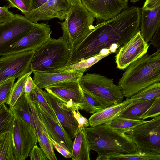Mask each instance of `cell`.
Instances as JSON below:
<instances>
[{
    "mask_svg": "<svg viewBox=\"0 0 160 160\" xmlns=\"http://www.w3.org/2000/svg\"><path fill=\"white\" fill-rule=\"evenodd\" d=\"M141 15L139 7H128L116 16L94 26L73 51L68 65L93 56L103 49L116 52L140 31Z\"/></svg>",
    "mask_w": 160,
    "mask_h": 160,
    "instance_id": "obj_1",
    "label": "cell"
},
{
    "mask_svg": "<svg viewBox=\"0 0 160 160\" xmlns=\"http://www.w3.org/2000/svg\"><path fill=\"white\" fill-rule=\"evenodd\" d=\"M125 69L118 86L127 98L151 85L160 82V48L151 54H144Z\"/></svg>",
    "mask_w": 160,
    "mask_h": 160,
    "instance_id": "obj_2",
    "label": "cell"
},
{
    "mask_svg": "<svg viewBox=\"0 0 160 160\" xmlns=\"http://www.w3.org/2000/svg\"><path fill=\"white\" fill-rule=\"evenodd\" d=\"M90 149L102 155L112 153H131L138 150L124 133L112 128L110 122L86 128Z\"/></svg>",
    "mask_w": 160,
    "mask_h": 160,
    "instance_id": "obj_3",
    "label": "cell"
},
{
    "mask_svg": "<svg viewBox=\"0 0 160 160\" xmlns=\"http://www.w3.org/2000/svg\"><path fill=\"white\" fill-rule=\"evenodd\" d=\"M72 50L63 37L51 38L35 50L32 71L52 73L68 65Z\"/></svg>",
    "mask_w": 160,
    "mask_h": 160,
    "instance_id": "obj_4",
    "label": "cell"
},
{
    "mask_svg": "<svg viewBox=\"0 0 160 160\" xmlns=\"http://www.w3.org/2000/svg\"><path fill=\"white\" fill-rule=\"evenodd\" d=\"M95 17L82 3L71 6L64 22H59L63 37L72 51L93 29Z\"/></svg>",
    "mask_w": 160,
    "mask_h": 160,
    "instance_id": "obj_5",
    "label": "cell"
},
{
    "mask_svg": "<svg viewBox=\"0 0 160 160\" xmlns=\"http://www.w3.org/2000/svg\"><path fill=\"white\" fill-rule=\"evenodd\" d=\"M82 89L94 98L102 109L119 103L124 96L112 79L98 74L87 73L79 81Z\"/></svg>",
    "mask_w": 160,
    "mask_h": 160,
    "instance_id": "obj_6",
    "label": "cell"
},
{
    "mask_svg": "<svg viewBox=\"0 0 160 160\" xmlns=\"http://www.w3.org/2000/svg\"><path fill=\"white\" fill-rule=\"evenodd\" d=\"M124 133L138 150L160 153V115L128 130Z\"/></svg>",
    "mask_w": 160,
    "mask_h": 160,
    "instance_id": "obj_7",
    "label": "cell"
},
{
    "mask_svg": "<svg viewBox=\"0 0 160 160\" xmlns=\"http://www.w3.org/2000/svg\"><path fill=\"white\" fill-rule=\"evenodd\" d=\"M35 50L23 51L0 57V83L19 78L32 71Z\"/></svg>",
    "mask_w": 160,
    "mask_h": 160,
    "instance_id": "obj_8",
    "label": "cell"
},
{
    "mask_svg": "<svg viewBox=\"0 0 160 160\" xmlns=\"http://www.w3.org/2000/svg\"><path fill=\"white\" fill-rule=\"evenodd\" d=\"M52 33L47 23H37L34 28L18 41L0 52V56L35 50L51 38Z\"/></svg>",
    "mask_w": 160,
    "mask_h": 160,
    "instance_id": "obj_9",
    "label": "cell"
},
{
    "mask_svg": "<svg viewBox=\"0 0 160 160\" xmlns=\"http://www.w3.org/2000/svg\"><path fill=\"white\" fill-rule=\"evenodd\" d=\"M37 23L25 16L15 14L11 21L0 24V52L30 32Z\"/></svg>",
    "mask_w": 160,
    "mask_h": 160,
    "instance_id": "obj_10",
    "label": "cell"
},
{
    "mask_svg": "<svg viewBox=\"0 0 160 160\" xmlns=\"http://www.w3.org/2000/svg\"><path fill=\"white\" fill-rule=\"evenodd\" d=\"M11 130L16 151V160H24L38 142L37 133L25 122L14 115Z\"/></svg>",
    "mask_w": 160,
    "mask_h": 160,
    "instance_id": "obj_11",
    "label": "cell"
},
{
    "mask_svg": "<svg viewBox=\"0 0 160 160\" xmlns=\"http://www.w3.org/2000/svg\"><path fill=\"white\" fill-rule=\"evenodd\" d=\"M42 92L58 122L69 137L74 139L80 125L72 111L66 103L46 90Z\"/></svg>",
    "mask_w": 160,
    "mask_h": 160,
    "instance_id": "obj_12",
    "label": "cell"
},
{
    "mask_svg": "<svg viewBox=\"0 0 160 160\" xmlns=\"http://www.w3.org/2000/svg\"><path fill=\"white\" fill-rule=\"evenodd\" d=\"M149 46L140 31L117 52L115 57L117 68L125 69L130 64L146 54Z\"/></svg>",
    "mask_w": 160,
    "mask_h": 160,
    "instance_id": "obj_13",
    "label": "cell"
},
{
    "mask_svg": "<svg viewBox=\"0 0 160 160\" xmlns=\"http://www.w3.org/2000/svg\"><path fill=\"white\" fill-rule=\"evenodd\" d=\"M84 6L98 19L105 21L119 14L128 7L124 0H81Z\"/></svg>",
    "mask_w": 160,
    "mask_h": 160,
    "instance_id": "obj_14",
    "label": "cell"
},
{
    "mask_svg": "<svg viewBox=\"0 0 160 160\" xmlns=\"http://www.w3.org/2000/svg\"><path fill=\"white\" fill-rule=\"evenodd\" d=\"M44 89L66 103L71 109H78V105L82 102V90L79 82H63L47 87Z\"/></svg>",
    "mask_w": 160,
    "mask_h": 160,
    "instance_id": "obj_15",
    "label": "cell"
},
{
    "mask_svg": "<svg viewBox=\"0 0 160 160\" xmlns=\"http://www.w3.org/2000/svg\"><path fill=\"white\" fill-rule=\"evenodd\" d=\"M70 6L66 0H48L39 7L24 16L35 23L54 18L62 21L65 19Z\"/></svg>",
    "mask_w": 160,
    "mask_h": 160,
    "instance_id": "obj_16",
    "label": "cell"
},
{
    "mask_svg": "<svg viewBox=\"0 0 160 160\" xmlns=\"http://www.w3.org/2000/svg\"><path fill=\"white\" fill-rule=\"evenodd\" d=\"M33 101L36 105L39 118L49 137L54 141L65 144L72 152L73 141L59 122L56 121L47 113L37 102Z\"/></svg>",
    "mask_w": 160,
    "mask_h": 160,
    "instance_id": "obj_17",
    "label": "cell"
},
{
    "mask_svg": "<svg viewBox=\"0 0 160 160\" xmlns=\"http://www.w3.org/2000/svg\"><path fill=\"white\" fill-rule=\"evenodd\" d=\"M86 69L48 73L33 72V80L37 86L42 89L59 83L67 81L79 82Z\"/></svg>",
    "mask_w": 160,
    "mask_h": 160,
    "instance_id": "obj_18",
    "label": "cell"
},
{
    "mask_svg": "<svg viewBox=\"0 0 160 160\" xmlns=\"http://www.w3.org/2000/svg\"><path fill=\"white\" fill-rule=\"evenodd\" d=\"M33 116L38 142L49 160H57L54 148L42 121L38 113L36 105L31 99V96H26Z\"/></svg>",
    "mask_w": 160,
    "mask_h": 160,
    "instance_id": "obj_19",
    "label": "cell"
},
{
    "mask_svg": "<svg viewBox=\"0 0 160 160\" xmlns=\"http://www.w3.org/2000/svg\"><path fill=\"white\" fill-rule=\"evenodd\" d=\"M141 34L145 41H151L160 25V5L151 10L141 8Z\"/></svg>",
    "mask_w": 160,
    "mask_h": 160,
    "instance_id": "obj_20",
    "label": "cell"
},
{
    "mask_svg": "<svg viewBox=\"0 0 160 160\" xmlns=\"http://www.w3.org/2000/svg\"><path fill=\"white\" fill-rule=\"evenodd\" d=\"M131 106L129 98H127L119 103L102 109L90 117L88 119L90 126H94L110 122Z\"/></svg>",
    "mask_w": 160,
    "mask_h": 160,
    "instance_id": "obj_21",
    "label": "cell"
},
{
    "mask_svg": "<svg viewBox=\"0 0 160 160\" xmlns=\"http://www.w3.org/2000/svg\"><path fill=\"white\" fill-rule=\"evenodd\" d=\"M86 128L79 126L73 141L72 152L73 160H90L91 150L87 137Z\"/></svg>",
    "mask_w": 160,
    "mask_h": 160,
    "instance_id": "obj_22",
    "label": "cell"
},
{
    "mask_svg": "<svg viewBox=\"0 0 160 160\" xmlns=\"http://www.w3.org/2000/svg\"><path fill=\"white\" fill-rule=\"evenodd\" d=\"M12 110L14 115L21 119L37 133L32 114L24 94L16 102Z\"/></svg>",
    "mask_w": 160,
    "mask_h": 160,
    "instance_id": "obj_23",
    "label": "cell"
},
{
    "mask_svg": "<svg viewBox=\"0 0 160 160\" xmlns=\"http://www.w3.org/2000/svg\"><path fill=\"white\" fill-rule=\"evenodd\" d=\"M0 160H16V148L11 129L0 135Z\"/></svg>",
    "mask_w": 160,
    "mask_h": 160,
    "instance_id": "obj_24",
    "label": "cell"
},
{
    "mask_svg": "<svg viewBox=\"0 0 160 160\" xmlns=\"http://www.w3.org/2000/svg\"><path fill=\"white\" fill-rule=\"evenodd\" d=\"M112 53L109 49L102 50L99 53L88 58L82 60L74 64L68 65L57 70L53 72H64L67 71L87 69L92 66L99 61Z\"/></svg>",
    "mask_w": 160,
    "mask_h": 160,
    "instance_id": "obj_25",
    "label": "cell"
},
{
    "mask_svg": "<svg viewBox=\"0 0 160 160\" xmlns=\"http://www.w3.org/2000/svg\"><path fill=\"white\" fill-rule=\"evenodd\" d=\"M156 99L132 105L126 109L118 117L132 120H141V117L148 110Z\"/></svg>",
    "mask_w": 160,
    "mask_h": 160,
    "instance_id": "obj_26",
    "label": "cell"
},
{
    "mask_svg": "<svg viewBox=\"0 0 160 160\" xmlns=\"http://www.w3.org/2000/svg\"><path fill=\"white\" fill-rule=\"evenodd\" d=\"M160 97V83L151 85L129 98L131 106Z\"/></svg>",
    "mask_w": 160,
    "mask_h": 160,
    "instance_id": "obj_27",
    "label": "cell"
},
{
    "mask_svg": "<svg viewBox=\"0 0 160 160\" xmlns=\"http://www.w3.org/2000/svg\"><path fill=\"white\" fill-rule=\"evenodd\" d=\"M33 72L32 71L24 76L18 78L14 83L11 94L5 103L11 110L18 99L24 94V86L28 77Z\"/></svg>",
    "mask_w": 160,
    "mask_h": 160,
    "instance_id": "obj_28",
    "label": "cell"
},
{
    "mask_svg": "<svg viewBox=\"0 0 160 160\" xmlns=\"http://www.w3.org/2000/svg\"><path fill=\"white\" fill-rule=\"evenodd\" d=\"M3 103L0 104V135L9 131L15 117L12 110Z\"/></svg>",
    "mask_w": 160,
    "mask_h": 160,
    "instance_id": "obj_29",
    "label": "cell"
},
{
    "mask_svg": "<svg viewBox=\"0 0 160 160\" xmlns=\"http://www.w3.org/2000/svg\"><path fill=\"white\" fill-rule=\"evenodd\" d=\"M145 120H135L118 117L110 122V126L113 129L124 133L128 130L143 123Z\"/></svg>",
    "mask_w": 160,
    "mask_h": 160,
    "instance_id": "obj_30",
    "label": "cell"
},
{
    "mask_svg": "<svg viewBox=\"0 0 160 160\" xmlns=\"http://www.w3.org/2000/svg\"><path fill=\"white\" fill-rule=\"evenodd\" d=\"M83 101L77 107L79 110L94 114L102 109L98 102L92 97L82 89Z\"/></svg>",
    "mask_w": 160,
    "mask_h": 160,
    "instance_id": "obj_31",
    "label": "cell"
},
{
    "mask_svg": "<svg viewBox=\"0 0 160 160\" xmlns=\"http://www.w3.org/2000/svg\"><path fill=\"white\" fill-rule=\"evenodd\" d=\"M32 100L37 102L41 107L56 121L58 122L51 107L42 92V90L37 85L30 95Z\"/></svg>",
    "mask_w": 160,
    "mask_h": 160,
    "instance_id": "obj_32",
    "label": "cell"
},
{
    "mask_svg": "<svg viewBox=\"0 0 160 160\" xmlns=\"http://www.w3.org/2000/svg\"><path fill=\"white\" fill-rule=\"evenodd\" d=\"M15 78H10L0 83V104L8 99L14 83Z\"/></svg>",
    "mask_w": 160,
    "mask_h": 160,
    "instance_id": "obj_33",
    "label": "cell"
},
{
    "mask_svg": "<svg viewBox=\"0 0 160 160\" xmlns=\"http://www.w3.org/2000/svg\"><path fill=\"white\" fill-rule=\"evenodd\" d=\"M8 2V7L18 9L25 15L33 10L31 5V0H4Z\"/></svg>",
    "mask_w": 160,
    "mask_h": 160,
    "instance_id": "obj_34",
    "label": "cell"
},
{
    "mask_svg": "<svg viewBox=\"0 0 160 160\" xmlns=\"http://www.w3.org/2000/svg\"><path fill=\"white\" fill-rule=\"evenodd\" d=\"M160 115V97L156 99L148 110L141 117L144 120L149 118H154Z\"/></svg>",
    "mask_w": 160,
    "mask_h": 160,
    "instance_id": "obj_35",
    "label": "cell"
},
{
    "mask_svg": "<svg viewBox=\"0 0 160 160\" xmlns=\"http://www.w3.org/2000/svg\"><path fill=\"white\" fill-rule=\"evenodd\" d=\"M31 160H47L46 155L40 147L37 144L34 145L31 149L29 155Z\"/></svg>",
    "mask_w": 160,
    "mask_h": 160,
    "instance_id": "obj_36",
    "label": "cell"
},
{
    "mask_svg": "<svg viewBox=\"0 0 160 160\" xmlns=\"http://www.w3.org/2000/svg\"><path fill=\"white\" fill-rule=\"evenodd\" d=\"M53 148L60 153L62 156L66 158H71L72 157V152L64 144L57 142L49 137Z\"/></svg>",
    "mask_w": 160,
    "mask_h": 160,
    "instance_id": "obj_37",
    "label": "cell"
},
{
    "mask_svg": "<svg viewBox=\"0 0 160 160\" xmlns=\"http://www.w3.org/2000/svg\"><path fill=\"white\" fill-rule=\"evenodd\" d=\"M9 8L8 6L0 7V24L11 21L15 17V14L9 11Z\"/></svg>",
    "mask_w": 160,
    "mask_h": 160,
    "instance_id": "obj_38",
    "label": "cell"
},
{
    "mask_svg": "<svg viewBox=\"0 0 160 160\" xmlns=\"http://www.w3.org/2000/svg\"><path fill=\"white\" fill-rule=\"evenodd\" d=\"M37 85L33 79L29 76L27 78L24 86V94L26 96H30L31 94L36 88Z\"/></svg>",
    "mask_w": 160,
    "mask_h": 160,
    "instance_id": "obj_39",
    "label": "cell"
},
{
    "mask_svg": "<svg viewBox=\"0 0 160 160\" xmlns=\"http://www.w3.org/2000/svg\"><path fill=\"white\" fill-rule=\"evenodd\" d=\"M72 111L80 126L86 128L90 126L88 120L81 115L79 112V110L77 109Z\"/></svg>",
    "mask_w": 160,
    "mask_h": 160,
    "instance_id": "obj_40",
    "label": "cell"
},
{
    "mask_svg": "<svg viewBox=\"0 0 160 160\" xmlns=\"http://www.w3.org/2000/svg\"><path fill=\"white\" fill-rule=\"evenodd\" d=\"M160 5V0H146L143 6V9L151 10Z\"/></svg>",
    "mask_w": 160,
    "mask_h": 160,
    "instance_id": "obj_41",
    "label": "cell"
},
{
    "mask_svg": "<svg viewBox=\"0 0 160 160\" xmlns=\"http://www.w3.org/2000/svg\"><path fill=\"white\" fill-rule=\"evenodd\" d=\"M151 41L150 44L154 47L160 48V25Z\"/></svg>",
    "mask_w": 160,
    "mask_h": 160,
    "instance_id": "obj_42",
    "label": "cell"
},
{
    "mask_svg": "<svg viewBox=\"0 0 160 160\" xmlns=\"http://www.w3.org/2000/svg\"><path fill=\"white\" fill-rule=\"evenodd\" d=\"M48 0H31V5L33 10L35 9L45 3Z\"/></svg>",
    "mask_w": 160,
    "mask_h": 160,
    "instance_id": "obj_43",
    "label": "cell"
},
{
    "mask_svg": "<svg viewBox=\"0 0 160 160\" xmlns=\"http://www.w3.org/2000/svg\"><path fill=\"white\" fill-rule=\"evenodd\" d=\"M68 3L71 6L82 3L81 0H66Z\"/></svg>",
    "mask_w": 160,
    "mask_h": 160,
    "instance_id": "obj_44",
    "label": "cell"
},
{
    "mask_svg": "<svg viewBox=\"0 0 160 160\" xmlns=\"http://www.w3.org/2000/svg\"><path fill=\"white\" fill-rule=\"evenodd\" d=\"M130 2L132 3H135L136 2L140 0H130Z\"/></svg>",
    "mask_w": 160,
    "mask_h": 160,
    "instance_id": "obj_45",
    "label": "cell"
},
{
    "mask_svg": "<svg viewBox=\"0 0 160 160\" xmlns=\"http://www.w3.org/2000/svg\"><path fill=\"white\" fill-rule=\"evenodd\" d=\"M124 0L125 1L127 2H128V1L129 0Z\"/></svg>",
    "mask_w": 160,
    "mask_h": 160,
    "instance_id": "obj_46",
    "label": "cell"
},
{
    "mask_svg": "<svg viewBox=\"0 0 160 160\" xmlns=\"http://www.w3.org/2000/svg\"></svg>",
    "mask_w": 160,
    "mask_h": 160,
    "instance_id": "obj_47",
    "label": "cell"
},
{
    "mask_svg": "<svg viewBox=\"0 0 160 160\" xmlns=\"http://www.w3.org/2000/svg\"><path fill=\"white\" fill-rule=\"evenodd\" d=\"M126 160H127V154H126Z\"/></svg>",
    "mask_w": 160,
    "mask_h": 160,
    "instance_id": "obj_48",
    "label": "cell"
}]
</instances>
